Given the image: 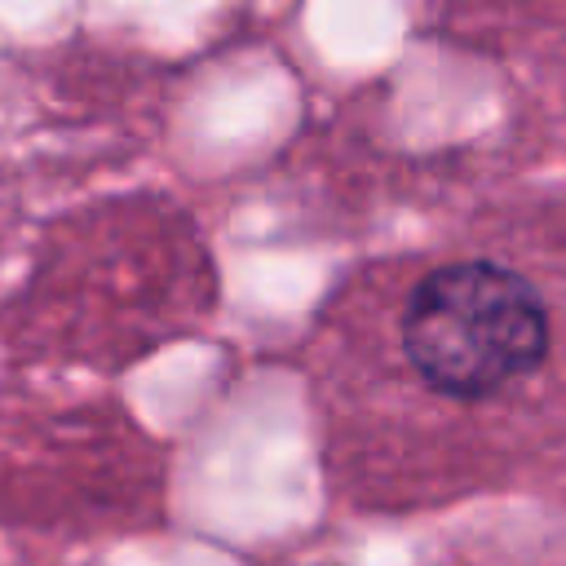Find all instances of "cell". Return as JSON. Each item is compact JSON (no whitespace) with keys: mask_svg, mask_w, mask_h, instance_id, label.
Returning <instances> with one entry per match:
<instances>
[{"mask_svg":"<svg viewBox=\"0 0 566 566\" xmlns=\"http://www.w3.org/2000/svg\"><path fill=\"white\" fill-rule=\"evenodd\" d=\"M407 358L416 371L455 398L495 394L526 376L548 349L539 292L491 261L433 270L407 301Z\"/></svg>","mask_w":566,"mask_h":566,"instance_id":"cell-1","label":"cell"}]
</instances>
